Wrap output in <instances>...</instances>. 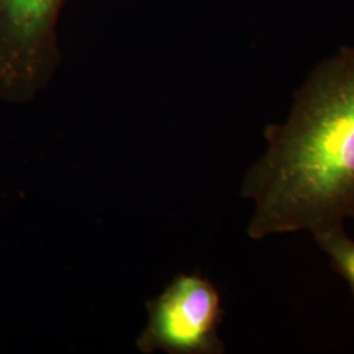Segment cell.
Instances as JSON below:
<instances>
[{
	"label": "cell",
	"mask_w": 354,
	"mask_h": 354,
	"mask_svg": "<svg viewBox=\"0 0 354 354\" xmlns=\"http://www.w3.org/2000/svg\"><path fill=\"white\" fill-rule=\"evenodd\" d=\"M266 140L241 187L254 203L251 239L314 234L354 218V49L317 67L290 117L266 127Z\"/></svg>",
	"instance_id": "6da1fadb"
},
{
	"label": "cell",
	"mask_w": 354,
	"mask_h": 354,
	"mask_svg": "<svg viewBox=\"0 0 354 354\" xmlns=\"http://www.w3.org/2000/svg\"><path fill=\"white\" fill-rule=\"evenodd\" d=\"M66 0H0V102L24 104L46 88L61 64Z\"/></svg>",
	"instance_id": "7a4b0ae2"
},
{
	"label": "cell",
	"mask_w": 354,
	"mask_h": 354,
	"mask_svg": "<svg viewBox=\"0 0 354 354\" xmlns=\"http://www.w3.org/2000/svg\"><path fill=\"white\" fill-rule=\"evenodd\" d=\"M149 322L137 339L142 353H225L219 337L221 294L200 274H178L147 302Z\"/></svg>",
	"instance_id": "3957f363"
},
{
	"label": "cell",
	"mask_w": 354,
	"mask_h": 354,
	"mask_svg": "<svg viewBox=\"0 0 354 354\" xmlns=\"http://www.w3.org/2000/svg\"><path fill=\"white\" fill-rule=\"evenodd\" d=\"M311 235L328 254L332 269L348 282L354 297V241L345 234L344 226L322 230Z\"/></svg>",
	"instance_id": "277c9868"
}]
</instances>
